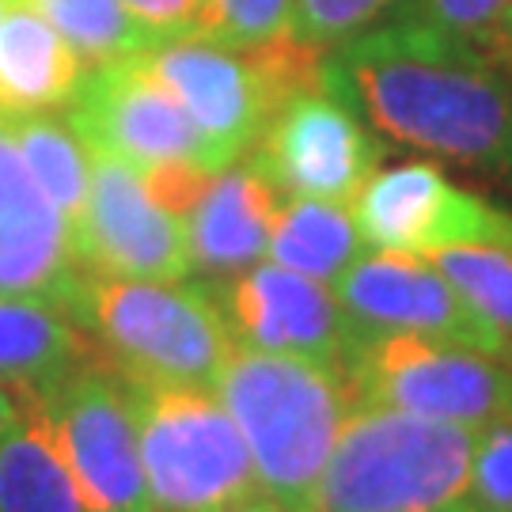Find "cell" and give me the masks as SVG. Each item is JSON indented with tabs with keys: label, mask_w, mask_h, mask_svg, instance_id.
Wrapping results in <instances>:
<instances>
[{
	"label": "cell",
	"mask_w": 512,
	"mask_h": 512,
	"mask_svg": "<svg viewBox=\"0 0 512 512\" xmlns=\"http://www.w3.org/2000/svg\"><path fill=\"white\" fill-rule=\"evenodd\" d=\"M4 122L16 137V148L31 171V179L46 194V202L57 209V217L65 220L69 239L76 243L80 220L88 209V194H92V152H88V145L57 114H19V118H4Z\"/></svg>",
	"instance_id": "d6986e66"
},
{
	"label": "cell",
	"mask_w": 512,
	"mask_h": 512,
	"mask_svg": "<svg viewBox=\"0 0 512 512\" xmlns=\"http://www.w3.org/2000/svg\"><path fill=\"white\" fill-rule=\"evenodd\" d=\"M319 76L380 137L512 179V73L410 19H387L323 54Z\"/></svg>",
	"instance_id": "6da1fadb"
},
{
	"label": "cell",
	"mask_w": 512,
	"mask_h": 512,
	"mask_svg": "<svg viewBox=\"0 0 512 512\" xmlns=\"http://www.w3.org/2000/svg\"><path fill=\"white\" fill-rule=\"evenodd\" d=\"M463 501L478 512H512V410L475 433Z\"/></svg>",
	"instance_id": "484cf974"
},
{
	"label": "cell",
	"mask_w": 512,
	"mask_h": 512,
	"mask_svg": "<svg viewBox=\"0 0 512 512\" xmlns=\"http://www.w3.org/2000/svg\"><path fill=\"white\" fill-rule=\"evenodd\" d=\"M88 65L27 0L0 12V118L54 114L69 107Z\"/></svg>",
	"instance_id": "2e32d148"
},
{
	"label": "cell",
	"mask_w": 512,
	"mask_h": 512,
	"mask_svg": "<svg viewBox=\"0 0 512 512\" xmlns=\"http://www.w3.org/2000/svg\"><path fill=\"white\" fill-rule=\"evenodd\" d=\"M361 338L368 334H421L459 346L509 353L505 338L478 315L433 258L399 251H365L334 285Z\"/></svg>",
	"instance_id": "5bb4252c"
},
{
	"label": "cell",
	"mask_w": 512,
	"mask_h": 512,
	"mask_svg": "<svg viewBox=\"0 0 512 512\" xmlns=\"http://www.w3.org/2000/svg\"><path fill=\"white\" fill-rule=\"evenodd\" d=\"M285 194L255 156L213 171L186 205V239L194 274L232 277L266 258Z\"/></svg>",
	"instance_id": "9a60e30c"
},
{
	"label": "cell",
	"mask_w": 512,
	"mask_h": 512,
	"mask_svg": "<svg viewBox=\"0 0 512 512\" xmlns=\"http://www.w3.org/2000/svg\"><path fill=\"white\" fill-rule=\"evenodd\" d=\"M494 61L505 69V73H512V12H509V19H505V31H501V42H497Z\"/></svg>",
	"instance_id": "f546056e"
},
{
	"label": "cell",
	"mask_w": 512,
	"mask_h": 512,
	"mask_svg": "<svg viewBox=\"0 0 512 512\" xmlns=\"http://www.w3.org/2000/svg\"><path fill=\"white\" fill-rule=\"evenodd\" d=\"M357 403L482 429L512 410V357L421 334H368L346 361Z\"/></svg>",
	"instance_id": "52a82bcc"
},
{
	"label": "cell",
	"mask_w": 512,
	"mask_h": 512,
	"mask_svg": "<svg viewBox=\"0 0 512 512\" xmlns=\"http://www.w3.org/2000/svg\"><path fill=\"white\" fill-rule=\"evenodd\" d=\"M88 338L57 304L31 296H0V384L19 399L65 380L88 361Z\"/></svg>",
	"instance_id": "e0dca14e"
},
{
	"label": "cell",
	"mask_w": 512,
	"mask_h": 512,
	"mask_svg": "<svg viewBox=\"0 0 512 512\" xmlns=\"http://www.w3.org/2000/svg\"><path fill=\"white\" fill-rule=\"evenodd\" d=\"M61 311L133 384L213 391L236 353L209 285L80 274Z\"/></svg>",
	"instance_id": "3957f363"
},
{
	"label": "cell",
	"mask_w": 512,
	"mask_h": 512,
	"mask_svg": "<svg viewBox=\"0 0 512 512\" xmlns=\"http://www.w3.org/2000/svg\"><path fill=\"white\" fill-rule=\"evenodd\" d=\"M0 512H92L31 410L0 437Z\"/></svg>",
	"instance_id": "ffe728a7"
},
{
	"label": "cell",
	"mask_w": 512,
	"mask_h": 512,
	"mask_svg": "<svg viewBox=\"0 0 512 512\" xmlns=\"http://www.w3.org/2000/svg\"><path fill=\"white\" fill-rule=\"evenodd\" d=\"M57 217V209L46 202L31 171L23 164L16 137L8 122L0 118V220H46Z\"/></svg>",
	"instance_id": "4316f807"
},
{
	"label": "cell",
	"mask_w": 512,
	"mask_h": 512,
	"mask_svg": "<svg viewBox=\"0 0 512 512\" xmlns=\"http://www.w3.org/2000/svg\"><path fill=\"white\" fill-rule=\"evenodd\" d=\"M285 198L349 205L380 167V133L323 76L281 99L247 152Z\"/></svg>",
	"instance_id": "30bf717a"
},
{
	"label": "cell",
	"mask_w": 512,
	"mask_h": 512,
	"mask_svg": "<svg viewBox=\"0 0 512 512\" xmlns=\"http://www.w3.org/2000/svg\"><path fill=\"white\" fill-rule=\"evenodd\" d=\"M452 512H478V509H471L467 501H459V505H456V509H452Z\"/></svg>",
	"instance_id": "1f68e13d"
},
{
	"label": "cell",
	"mask_w": 512,
	"mask_h": 512,
	"mask_svg": "<svg viewBox=\"0 0 512 512\" xmlns=\"http://www.w3.org/2000/svg\"><path fill=\"white\" fill-rule=\"evenodd\" d=\"M122 4L156 42H183V38L213 35L209 0H122Z\"/></svg>",
	"instance_id": "83f0119b"
},
{
	"label": "cell",
	"mask_w": 512,
	"mask_h": 512,
	"mask_svg": "<svg viewBox=\"0 0 512 512\" xmlns=\"http://www.w3.org/2000/svg\"><path fill=\"white\" fill-rule=\"evenodd\" d=\"M365 251L368 243L349 205L285 198L270 232L266 262H277L293 274H304L334 289Z\"/></svg>",
	"instance_id": "ac0fdd59"
},
{
	"label": "cell",
	"mask_w": 512,
	"mask_h": 512,
	"mask_svg": "<svg viewBox=\"0 0 512 512\" xmlns=\"http://www.w3.org/2000/svg\"><path fill=\"white\" fill-rule=\"evenodd\" d=\"M213 42L255 50L296 38V0H209Z\"/></svg>",
	"instance_id": "d4e9b609"
},
{
	"label": "cell",
	"mask_w": 512,
	"mask_h": 512,
	"mask_svg": "<svg viewBox=\"0 0 512 512\" xmlns=\"http://www.w3.org/2000/svg\"><path fill=\"white\" fill-rule=\"evenodd\" d=\"M73 251L84 274L129 281H186L194 274L186 217L160 202L137 167L103 152H92V194Z\"/></svg>",
	"instance_id": "7c38bea8"
},
{
	"label": "cell",
	"mask_w": 512,
	"mask_h": 512,
	"mask_svg": "<svg viewBox=\"0 0 512 512\" xmlns=\"http://www.w3.org/2000/svg\"><path fill=\"white\" fill-rule=\"evenodd\" d=\"M65 122L92 152L114 156L145 175L156 171L213 175L224 167L183 103L148 69L145 54L92 65L65 107Z\"/></svg>",
	"instance_id": "ba28073f"
},
{
	"label": "cell",
	"mask_w": 512,
	"mask_h": 512,
	"mask_svg": "<svg viewBox=\"0 0 512 512\" xmlns=\"http://www.w3.org/2000/svg\"><path fill=\"white\" fill-rule=\"evenodd\" d=\"M433 266L512 349V247H456L433 255Z\"/></svg>",
	"instance_id": "7402d4cb"
},
{
	"label": "cell",
	"mask_w": 512,
	"mask_h": 512,
	"mask_svg": "<svg viewBox=\"0 0 512 512\" xmlns=\"http://www.w3.org/2000/svg\"><path fill=\"white\" fill-rule=\"evenodd\" d=\"M475 429L353 403L311 512H452L467 497Z\"/></svg>",
	"instance_id": "277c9868"
},
{
	"label": "cell",
	"mask_w": 512,
	"mask_h": 512,
	"mask_svg": "<svg viewBox=\"0 0 512 512\" xmlns=\"http://www.w3.org/2000/svg\"><path fill=\"white\" fill-rule=\"evenodd\" d=\"M399 8L403 0H296V38L319 54H330L349 38L395 19Z\"/></svg>",
	"instance_id": "cb8c5ba5"
},
{
	"label": "cell",
	"mask_w": 512,
	"mask_h": 512,
	"mask_svg": "<svg viewBox=\"0 0 512 512\" xmlns=\"http://www.w3.org/2000/svg\"><path fill=\"white\" fill-rule=\"evenodd\" d=\"M209 293L243 349L300 357L346 372V361L361 342L330 285L266 258L232 277H220Z\"/></svg>",
	"instance_id": "4fadbf2b"
},
{
	"label": "cell",
	"mask_w": 512,
	"mask_h": 512,
	"mask_svg": "<svg viewBox=\"0 0 512 512\" xmlns=\"http://www.w3.org/2000/svg\"><path fill=\"white\" fill-rule=\"evenodd\" d=\"M255 463L258 494L311 512L334 440L357 403L342 368L236 346L213 387Z\"/></svg>",
	"instance_id": "7a4b0ae2"
},
{
	"label": "cell",
	"mask_w": 512,
	"mask_h": 512,
	"mask_svg": "<svg viewBox=\"0 0 512 512\" xmlns=\"http://www.w3.org/2000/svg\"><path fill=\"white\" fill-rule=\"evenodd\" d=\"M23 403L57 444L92 512H152L137 425L118 372L84 361Z\"/></svg>",
	"instance_id": "9c48e42d"
},
{
	"label": "cell",
	"mask_w": 512,
	"mask_h": 512,
	"mask_svg": "<svg viewBox=\"0 0 512 512\" xmlns=\"http://www.w3.org/2000/svg\"><path fill=\"white\" fill-rule=\"evenodd\" d=\"M0 12H4V0H0Z\"/></svg>",
	"instance_id": "d6a6232c"
},
{
	"label": "cell",
	"mask_w": 512,
	"mask_h": 512,
	"mask_svg": "<svg viewBox=\"0 0 512 512\" xmlns=\"http://www.w3.org/2000/svg\"><path fill=\"white\" fill-rule=\"evenodd\" d=\"M92 69L122 57H137L156 46V38L126 12L122 0H27Z\"/></svg>",
	"instance_id": "44dd1931"
},
{
	"label": "cell",
	"mask_w": 512,
	"mask_h": 512,
	"mask_svg": "<svg viewBox=\"0 0 512 512\" xmlns=\"http://www.w3.org/2000/svg\"><path fill=\"white\" fill-rule=\"evenodd\" d=\"M145 61L228 167L258 145L281 99L319 76L323 54L300 38L255 50L224 46L213 38H183L156 42L145 50Z\"/></svg>",
	"instance_id": "8992f818"
},
{
	"label": "cell",
	"mask_w": 512,
	"mask_h": 512,
	"mask_svg": "<svg viewBox=\"0 0 512 512\" xmlns=\"http://www.w3.org/2000/svg\"><path fill=\"white\" fill-rule=\"evenodd\" d=\"M509 12L512 0H403L395 19L421 23L437 35L456 38L463 46H475L486 57H494Z\"/></svg>",
	"instance_id": "603a6c76"
},
{
	"label": "cell",
	"mask_w": 512,
	"mask_h": 512,
	"mask_svg": "<svg viewBox=\"0 0 512 512\" xmlns=\"http://www.w3.org/2000/svg\"><path fill=\"white\" fill-rule=\"evenodd\" d=\"M23 414H27L23 399H19L12 387L0 384V437H4V433H8V429H12V425L23 418Z\"/></svg>",
	"instance_id": "f1b7e54d"
},
{
	"label": "cell",
	"mask_w": 512,
	"mask_h": 512,
	"mask_svg": "<svg viewBox=\"0 0 512 512\" xmlns=\"http://www.w3.org/2000/svg\"><path fill=\"white\" fill-rule=\"evenodd\" d=\"M232 512H285V509H277L270 497L255 494L251 501H243V505H239V509H232Z\"/></svg>",
	"instance_id": "4dcf8cb0"
},
{
	"label": "cell",
	"mask_w": 512,
	"mask_h": 512,
	"mask_svg": "<svg viewBox=\"0 0 512 512\" xmlns=\"http://www.w3.org/2000/svg\"><path fill=\"white\" fill-rule=\"evenodd\" d=\"M368 251L433 258L456 247H512V213L452 183L433 160L376 167L349 202Z\"/></svg>",
	"instance_id": "8fae6325"
},
{
	"label": "cell",
	"mask_w": 512,
	"mask_h": 512,
	"mask_svg": "<svg viewBox=\"0 0 512 512\" xmlns=\"http://www.w3.org/2000/svg\"><path fill=\"white\" fill-rule=\"evenodd\" d=\"M152 512H232L258 494L236 421L205 387L126 380Z\"/></svg>",
	"instance_id": "5b68a950"
}]
</instances>
